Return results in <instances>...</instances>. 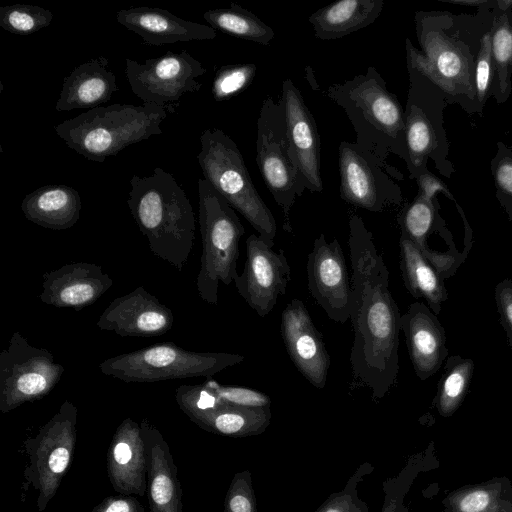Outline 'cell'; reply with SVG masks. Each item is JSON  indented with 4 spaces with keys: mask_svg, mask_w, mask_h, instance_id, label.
<instances>
[{
    "mask_svg": "<svg viewBox=\"0 0 512 512\" xmlns=\"http://www.w3.org/2000/svg\"><path fill=\"white\" fill-rule=\"evenodd\" d=\"M348 245L351 261L350 320L354 341L350 353L353 383L364 385L375 399L395 384L401 316L389 291V271L362 218L351 214Z\"/></svg>",
    "mask_w": 512,
    "mask_h": 512,
    "instance_id": "obj_1",
    "label": "cell"
},
{
    "mask_svg": "<svg viewBox=\"0 0 512 512\" xmlns=\"http://www.w3.org/2000/svg\"><path fill=\"white\" fill-rule=\"evenodd\" d=\"M496 0H488L476 14L417 11L415 30L420 50L405 40L407 64L425 75L445 94L449 104L479 114L475 65L483 35L490 31Z\"/></svg>",
    "mask_w": 512,
    "mask_h": 512,
    "instance_id": "obj_2",
    "label": "cell"
},
{
    "mask_svg": "<svg viewBox=\"0 0 512 512\" xmlns=\"http://www.w3.org/2000/svg\"><path fill=\"white\" fill-rule=\"evenodd\" d=\"M127 204L151 252L181 271L195 241V215L171 173L156 167L149 176L133 175Z\"/></svg>",
    "mask_w": 512,
    "mask_h": 512,
    "instance_id": "obj_3",
    "label": "cell"
},
{
    "mask_svg": "<svg viewBox=\"0 0 512 512\" xmlns=\"http://www.w3.org/2000/svg\"><path fill=\"white\" fill-rule=\"evenodd\" d=\"M324 93L344 109L358 145L385 163L389 154L407 163L404 109L375 67Z\"/></svg>",
    "mask_w": 512,
    "mask_h": 512,
    "instance_id": "obj_4",
    "label": "cell"
},
{
    "mask_svg": "<svg viewBox=\"0 0 512 512\" xmlns=\"http://www.w3.org/2000/svg\"><path fill=\"white\" fill-rule=\"evenodd\" d=\"M172 108L152 103L99 106L57 124L56 134L85 158L104 162L129 145L162 134Z\"/></svg>",
    "mask_w": 512,
    "mask_h": 512,
    "instance_id": "obj_5",
    "label": "cell"
},
{
    "mask_svg": "<svg viewBox=\"0 0 512 512\" xmlns=\"http://www.w3.org/2000/svg\"><path fill=\"white\" fill-rule=\"evenodd\" d=\"M200 145L197 160L204 179L273 247L276 220L257 192L237 144L223 130L208 128Z\"/></svg>",
    "mask_w": 512,
    "mask_h": 512,
    "instance_id": "obj_6",
    "label": "cell"
},
{
    "mask_svg": "<svg viewBox=\"0 0 512 512\" xmlns=\"http://www.w3.org/2000/svg\"><path fill=\"white\" fill-rule=\"evenodd\" d=\"M198 198L202 254L196 287L203 301L216 305L219 282L229 285L239 275V241L245 229L235 210L204 178L198 180Z\"/></svg>",
    "mask_w": 512,
    "mask_h": 512,
    "instance_id": "obj_7",
    "label": "cell"
},
{
    "mask_svg": "<svg viewBox=\"0 0 512 512\" xmlns=\"http://www.w3.org/2000/svg\"><path fill=\"white\" fill-rule=\"evenodd\" d=\"M409 88L404 109L405 139L410 178L428 171V160L437 171L451 178L455 172L449 160V141L443 113L448 105L444 92L421 72L407 64Z\"/></svg>",
    "mask_w": 512,
    "mask_h": 512,
    "instance_id": "obj_8",
    "label": "cell"
},
{
    "mask_svg": "<svg viewBox=\"0 0 512 512\" xmlns=\"http://www.w3.org/2000/svg\"><path fill=\"white\" fill-rule=\"evenodd\" d=\"M244 356L223 352H194L172 342L157 343L110 357L100 371L124 382H157L191 377L212 378Z\"/></svg>",
    "mask_w": 512,
    "mask_h": 512,
    "instance_id": "obj_9",
    "label": "cell"
},
{
    "mask_svg": "<svg viewBox=\"0 0 512 512\" xmlns=\"http://www.w3.org/2000/svg\"><path fill=\"white\" fill-rule=\"evenodd\" d=\"M77 413V407L65 400L37 435L23 443L29 457V465L24 470L23 490L31 485L38 491V512L45 510L71 463L76 443Z\"/></svg>",
    "mask_w": 512,
    "mask_h": 512,
    "instance_id": "obj_10",
    "label": "cell"
},
{
    "mask_svg": "<svg viewBox=\"0 0 512 512\" xmlns=\"http://www.w3.org/2000/svg\"><path fill=\"white\" fill-rule=\"evenodd\" d=\"M256 163L275 202L284 214L283 229L292 232L289 214L305 188L289 150L282 100L267 96L257 120Z\"/></svg>",
    "mask_w": 512,
    "mask_h": 512,
    "instance_id": "obj_11",
    "label": "cell"
},
{
    "mask_svg": "<svg viewBox=\"0 0 512 512\" xmlns=\"http://www.w3.org/2000/svg\"><path fill=\"white\" fill-rule=\"evenodd\" d=\"M64 370L50 351L30 345L20 332H14L0 354V411L7 413L42 399L55 388Z\"/></svg>",
    "mask_w": 512,
    "mask_h": 512,
    "instance_id": "obj_12",
    "label": "cell"
},
{
    "mask_svg": "<svg viewBox=\"0 0 512 512\" xmlns=\"http://www.w3.org/2000/svg\"><path fill=\"white\" fill-rule=\"evenodd\" d=\"M206 68L188 51H168L143 63L126 59V76L133 93L144 103L174 109L187 92H198L202 84L197 78Z\"/></svg>",
    "mask_w": 512,
    "mask_h": 512,
    "instance_id": "obj_13",
    "label": "cell"
},
{
    "mask_svg": "<svg viewBox=\"0 0 512 512\" xmlns=\"http://www.w3.org/2000/svg\"><path fill=\"white\" fill-rule=\"evenodd\" d=\"M340 197L346 203L370 212L402 202L399 185L386 171H395L356 142L339 145Z\"/></svg>",
    "mask_w": 512,
    "mask_h": 512,
    "instance_id": "obj_14",
    "label": "cell"
},
{
    "mask_svg": "<svg viewBox=\"0 0 512 512\" xmlns=\"http://www.w3.org/2000/svg\"><path fill=\"white\" fill-rule=\"evenodd\" d=\"M291 268L282 249L272 250L259 236L246 240L243 272L234 279L238 293L260 316L269 314L278 297L286 293Z\"/></svg>",
    "mask_w": 512,
    "mask_h": 512,
    "instance_id": "obj_15",
    "label": "cell"
},
{
    "mask_svg": "<svg viewBox=\"0 0 512 512\" xmlns=\"http://www.w3.org/2000/svg\"><path fill=\"white\" fill-rule=\"evenodd\" d=\"M308 289L327 316L340 324L350 319L351 278L343 250L335 238L327 242L325 235L315 239L307 259Z\"/></svg>",
    "mask_w": 512,
    "mask_h": 512,
    "instance_id": "obj_16",
    "label": "cell"
},
{
    "mask_svg": "<svg viewBox=\"0 0 512 512\" xmlns=\"http://www.w3.org/2000/svg\"><path fill=\"white\" fill-rule=\"evenodd\" d=\"M281 100L290 155L302 176L305 188L312 193L322 192L320 137L316 121L301 92L290 79L282 83Z\"/></svg>",
    "mask_w": 512,
    "mask_h": 512,
    "instance_id": "obj_17",
    "label": "cell"
},
{
    "mask_svg": "<svg viewBox=\"0 0 512 512\" xmlns=\"http://www.w3.org/2000/svg\"><path fill=\"white\" fill-rule=\"evenodd\" d=\"M173 322L172 310L139 286L111 301L96 326L122 337H154L167 333Z\"/></svg>",
    "mask_w": 512,
    "mask_h": 512,
    "instance_id": "obj_18",
    "label": "cell"
},
{
    "mask_svg": "<svg viewBox=\"0 0 512 512\" xmlns=\"http://www.w3.org/2000/svg\"><path fill=\"white\" fill-rule=\"evenodd\" d=\"M281 336L291 361L314 387H325L330 357L305 305L293 299L281 315Z\"/></svg>",
    "mask_w": 512,
    "mask_h": 512,
    "instance_id": "obj_19",
    "label": "cell"
},
{
    "mask_svg": "<svg viewBox=\"0 0 512 512\" xmlns=\"http://www.w3.org/2000/svg\"><path fill=\"white\" fill-rule=\"evenodd\" d=\"M40 300L56 308L80 311L96 302L113 286L100 265L88 262L66 264L42 276Z\"/></svg>",
    "mask_w": 512,
    "mask_h": 512,
    "instance_id": "obj_20",
    "label": "cell"
},
{
    "mask_svg": "<svg viewBox=\"0 0 512 512\" xmlns=\"http://www.w3.org/2000/svg\"><path fill=\"white\" fill-rule=\"evenodd\" d=\"M107 471L114 490L125 496H144L148 488L147 456L140 424L124 419L107 453Z\"/></svg>",
    "mask_w": 512,
    "mask_h": 512,
    "instance_id": "obj_21",
    "label": "cell"
},
{
    "mask_svg": "<svg viewBox=\"0 0 512 512\" xmlns=\"http://www.w3.org/2000/svg\"><path fill=\"white\" fill-rule=\"evenodd\" d=\"M140 426L147 456L150 512H183L182 489L168 443L147 419Z\"/></svg>",
    "mask_w": 512,
    "mask_h": 512,
    "instance_id": "obj_22",
    "label": "cell"
},
{
    "mask_svg": "<svg viewBox=\"0 0 512 512\" xmlns=\"http://www.w3.org/2000/svg\"><path fill=\"white\" fill-rule=\"evenodd\" d=\"M119 24L138 34L149 45L159 46L193 40H213L216 30L209 25L184 20L168 10L132 7L116 14Z\"/></svg>",
    "mask_w": 512,
    "mask_h": 512,
    "instance_id": "obj_23",
    "label": "cell"
},
{
    "mask_svg": "<svg viewBox=\"0 0 512 512\" xmlns=\"http://www.w3.org/2000/svg\"><path fill=\"white\" fill-rule=\"evenodd\" d=\"M118 90L108 59L99 56L76 66L64 78L55 109L58 112L90 110L108 102Z\"/></svg>",
    "mask_w": 512,
    "mask_h": 512,
    "instance_id": "obj_24",
    "label": "cell"
},
{
    "mask_svg": "<svg viewBox=\"0 0 512 512\" xmlns=\"http://www.w3.org/2000/svg\"><path fill=\"white\" fill-rule=\"evenodd\" d=\"M400 324L414 370L424 380L439 369L444 358L443 329L428 308L419 302L410 305L401 316Z\"/></svg>",
    "mask_w": 512,
    "mask_h": 512,
    "instance_id": "obj_25",
    "label": "cell"
},
{
    "mask_svg": "<svg viewBox=\"0 0 512 512\" xmlns=\"http://www.w3.org/2000/svg\"><path fill=\"white\" fill-rule=\"evenodd\" d=\"M176 402L183 413L199 427L226 436L259 434L266 429L271 419L270 408H245L221 400L210 407H199L182 400Z\"/></svg>",
    "mask_w": 512,
    "mask_h": 512,
    "instance_id": "obj_26",
    "label": "cell"
},
{
    "mask_svg": "<svg viewBox=\"0 0 512 512\" xmlns=\"http://www.w3.org/2000/svg\"><path fill=\"white\" fill-rule=\"evenodd\" d=\"M82 202L74 188L50 184L27 194L21 203L24 216L31 222L51 230H66L80 219Z\"/></svg>",
    "mask_w": 512,
    "mask_h": 512,
    "instance_id": "obj_27",
    "label": "cell"
},
{
    "mask_svg": "<svg viewBox=\"0 0 512 512\" xmlns=\"http://www.w3.org/2000/svg\"><path fill=\"white\" fill-rule=\"evenodd\" d=\"M383 6V0H340L318 9L308 21L318 39L336 40L372 24Z\"/></svg>",
    "mask_w": 512,
    "mask_h": 512,
    "instance_id": "obj_28",
    "label": "cell"
},
{
    "mask_svg": "<svg viewBox=\"0 0 512 512\" xmlns=\"http://www.w3.org/2000/svg\"><path fill=\"white\" fill-rule=\"evenodd\" d=\"M400 256L406 288L414 297L424 298L438 313L446 297L442 282L421 250L404 233L400 238Z\"/></svg>",
    "mask_w": 512,
    "mask_h": 512,
    "instance_id": "obj_29",
    "label": "cell"
},
{
    "mask_svg": "<svg viewBox=\"0 0 512 512\" xmlns=\"http://www.w3.org/2000/svg\"><path fill=\"white\" fill-rule=\"evenodd\" d=\"M494 83L492 97L505 103L512 92V10L501 11L496 4L490 30Z\"/></svg>",
    "mask_w": 512,
    "mask_h": 512,
    "instance_id": "obj_30",
    "label": "cell"
},
{
    "mask_svg": "<svg viewBox=\"0 0 512 512\" xmlns=\"http://www.w3.org/2000/svg\"><path fill=\"white\" fill-rule=\"evenodd\" d=\"M204 20L215 30L267 46L275 37L274 30L249 10L231 3L228 8L208 10Z\"/></svg>",
    "mask_w": 512,
    "mask_h": 512,
    "instance_id": "obj_31",
    "label": "cell"
},
{
    "mask_svg": "<svg viewBox=\"0 0 512 512\" xmlns=\"http://www.w3.org/2000/svg\"><path fill=\"white\" fill-rule=\"evenodd\" d=\"M501 482L462 487L445 500L448 512H512V504L504 498Z\"/></svg>",
    "mask_w": 512,
    "mask_h": 512,
    "instance_id": "obj_32",
    "label": "cell"
},
{
    "mask_svg": "<svg viewBox=\"0 0 512 512\" xmlns=\"http://www.w3.org/2000/svg\"><path fill=\"white\" fill-rule=\"evenodd\" d=\"M434 203L435 199H427L418 193L398 218L402 233L416 244L428 261L435 259L434 254L428 251L426 245L427 236L432 230L436 218Z\"/></svg>",
    "mask_w": 512,
    "mask_h": 512,
    "instance_id": "obj_33",
    "label": "cell"
},
{
    "mask_svg": "<svg viewBox=\"0 0 512 512\" xmlns=\"http://www.w3.org/2000/svg\"><path fill=\"white\" fill-rule=\"evenodd\" d=\"M473 366L472 360L457 358L447 368L438 392L437 406L442 416L452 415L461 404L470 382Z\"/></svg>",
    "mask_w": 512,
    "mask_h": 512,
    "instance_id": "obj_34",
    "label": "cell"
},
{
    "mask_svg": "<svg viewBox=\"0 0 512 512\" xmlns=\"http://www.w3.org/2000/svg\"><path fill=\"white\" fill-rule=\"evenodd\" d=\"M53 19L50 10L26 4L0 7V26L13 34L29 35L48 27Z\"/></svg>",
    "mask_w": 512,
    "mask_h": 512,
    "instance_id": "obj_35",
    "label": "cell"
},
{
    "mask_svg": "<svg viewBox=\"0 0 512 512\" xmlns=\"http://www.w3.org/2000/svg\"><path fill=\"white\" fill-rule=\"evenodd\" d=\"M256 65L229 64L220 67L212 82V95L216 101H226L245 90L253 81Z\"/></svg>",
    "mask_w": 512,
    "mask_h": 512,
    "instance_id": "obj_36",
    "label": "cell"
},
{
    "mask_svg": "<svg viewBox=\"0 0 512 512\" xmlns=\"http://www.w3.org/2000/svg\"><path fill=\"white\" fill-rule=\"evenodd\" d=\"M490 170L496 189V197L512 216V149L499 141L490 162Z\"/></svg>",
    "mask_w": 512,
    "mask_h": 512,
    "instance_id": "obj_37",
    "label": "cell"
},
{
    "mask_svg": "<svg viewBox=\"0 0 512 512\" xmlns=\"http://www.w3.org/2000/svg\"><path fill=\"white\" fill-rule=\"evenodd\" d=\"M203 385L224 403L245 408H270V397L258 390L248 387L223 385L212 378H207Z\"/></svg>",
    "mask_w": 512,
    "mask_h": 512,
    "instance_id": "obj_38",
    "label": "cell"
},
{
    "mask_svg": "<svg viewBox=\"0 0 512 512\" xmlns=\"http://www.w3.org/2000/svg\"><path fill=\"white\" fill-rule=\"evenodd\" d=\"M493 83L494 67L492 61L491 35L490 31H488L481 39L475 65L476 96L481 115L487 100L492 97Z\"/></svg>",
    "mask_w": 512,
    "mask_h": 512,
    "instance_id": "obj_39",
    "label": "cell"
},
{
    "mask_svg": "<svg viewBox=\"0 0 512 512\" xmlns=\"http://www.w3.org/2000/svg\"><path fill=\"white\" fill-rule=\"evenodd\" d=\"M224 512H257L248 471L235 475L226 495Z\"/></svg>",
    "mask_w": 512,
    "mask_h": 512,
    "instance_id": "obj_40",
    "label": "cell"
},
{
    "mask_svg": "<svg viewBox=\"0 0 512 512\" xmlns=\"http://www.w3.org/2000/svg\"><path fill=\"white\" fill-rule=\"evenodd\" d=\"M316 512H368L365 503L359 500L355 488L348 486L333 494Z\"/></svg>",
    "mask_w": 512,
    "mask_h": 512,
    "instance_id": "obj_41",
    "label": "cell"
},
{
    "mask_svg": "<svg viewBox=\"0 0 512 512\" xmlns=\"http://www.w3.org/2000/svg\"><path fill=\"white\" fill-rule=\"evenodd\" d=\"M92 512H145L144 506L133 496L107 497Z\"/></svg>",
    "mask_w": 512,
    "mask_h": 512,
    "instance_id": "obj_42",
    "label": "cell"
},
{
    "mask_svg": "<svg viewBox=\"0 0 512 512\" xmlns=\"http://www.w3.org/2000/svg\"><path fill=\"white\" fill-rule=\"evenodd\" d=\"M498 306L505 326L512 336V284L501 283L497 289Z\"/></svg>",
    "mask_w": 512,
    "mask_h": 512,
    "instance_id": "obj_43",
    "label": "cell"
},
{
    "mask_svg": "<svg viewBox=\"0 0 512 512\" xmlns=\"http://www.w3.org/2000/svg\"><path fill=\"white\" fill-rule=\"evenodd\" d=\"M441 2L450 3L459 6H467V7H481L488 0H439Z\"/></svg>",
    "mask_w": 512,
    "mask_h": 512,
    "instance_id": "obj_44",
    "label": "cell"
},
{
    "mask_svg": "<svg viewBox=\"0 0 512 512\" xmlns=\"http://www.w3.org/2000/svg\"><path fill=\"white\" fill-rule=\"evenodd\" d=\"M383 512H393L391 509H388L386 511H383Z\"/></svg>",
    "mask_w": 512,
    "mask_h": 512,
    "instance_id": "obj_45",
    "label": "cell"
}]
</instances>
